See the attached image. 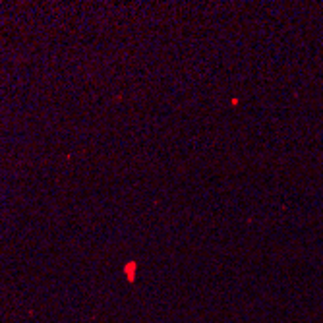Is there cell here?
Returning a JSON list of instances; mask_svg holds the SVG:
<instances>
[{
    "instance_id": "cell-1",
    "label": "cell",
    "mask_w": 323,
    "mask_h": 323,
    "mask_svg": "<svg viewBox=\"0 0 323 323\" xmlns=\"http://www.w3.org/2000/svg\"><path fill=\"white\" fill-rule=\"evenodd\" d=\"M135 271H138V263H135V261H128L126 267H124V273H126V279L130 283L135 281Z\"/></svg>"
}]
</instances>
